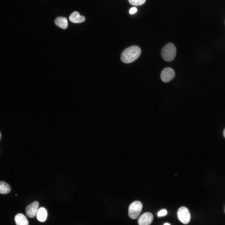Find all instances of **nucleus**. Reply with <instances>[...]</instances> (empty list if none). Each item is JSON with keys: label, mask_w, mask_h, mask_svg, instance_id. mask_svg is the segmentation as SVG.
Wrapping results in <instances>:
<instances>
[{"label": "nucleus", "mask_w": 225, "mask_h": 225, "mask_svg": "<svg viewBox=\"0 0 225 225\" xmlns=\"http://www.w3.org/2000/svg\"><path fill=\"white\" fill-rule=\"evenodd\" d=\"M141 52L140 48L135 45L129 47L124 49L121 55V59L125 63L131 62L139 57Z\"/></svg>", "instance_id": "obj_1"}, {"label": "nucleus", "mask_w": 225, "mask_h": 225, "mask_svg": "<svg viewBox=\"0 0 225 225\" xmlns=\"http://www.w3.org/2000/svg\"><path fill=\"white\" fill-rule=\"evenodd\" d=\"M176 53L175 46L172 43H169L166 45L162 49L161 56L165 61L171 62L174 59Z\"/></svg>", "instance_id": "obj_2"}, {"label": "nucleus", "mask_w": 225, "mask_h": 225, "mask_svg": "<svg viewBox=\"0 0 225 225\" xmlns=\"http://www.w3.org/2000/svg\"><path fill=\"white\" fill-rule=\"evenodd\" d=\"M142 207V203L136 201L132 202L128 208V215L132 219H136L141 212Z\"/></svg>", "instance_id": "obj_3"}, {"label": "nucleus", "mask_w": 225, "mask_h": 225, "mask_svg": "<svg viewBox=\"0 0 225 225\" xmlns=\"http://www.w3.org/2000/svg\"><path fill=\"white\" fill-rule=\"evenodd\" d=\"M179 220L184 224H188L190 219V214L188 208L185 207H180L177 212Z\"/></svg>", "instance_id": "obj_4"}, {"label": "nucleus", "mask_w": 225, "mask_h": 225, "mask_svg": "<svg viewBox=\"0 0 225 225\" xmlns=\"http://www.w3.org/2000/svg\"><path fill=\"white\" fill-rule=\"evenodd\" d=\"M175 72L174 70L170 68H166L162 71L160 77L163 82H168L172 80L174 77Z\"/></svg>", "instance_id": "obj_5"}, {"label": "nucleus", "mask_w": 225, "mask_h": 225, "mask_svg": "<svg viewBox=\"0 0 225 225\" xmlns=\"http://www.w3.org/2000/svg\"><path fill=\"white\" fill-rule=\"evenodd\" d=\"M153 219L152 214L146 212L142 214L138 218V222L139 225H150Z\"/></svg>", "instance_id": "obj_6"}, {"label": "nucleus", "mask_w": 225, "mask_h": 225, "mask_svg": "<svg viewBox=\"0 0 225 225\" xmlns=\"http://www.w3.org/2000/svg\"><path fill=\"white\" fill-rule=\"evenodd\" d=\"M39 203L37 201L32 202L26 208V212L27 216L30 218L34 217L37 214Z\"/></svg>", "instance_id": "obj_7"}, {"label": "nucleus", "mask_w": 225, "mask_h": 225, "mask_svg": "<svg viewBox=\"0 0 225 225\" xmlns=\"http://www.w3.org/2000/svg\"><path fill=\"white\" fill-rule=\"evenodd\" d=\"M69 19L71 22L74 23L82 22L85 20V17L83 16H81L77 11L72 13L69 17Z\"/></svg>", "instance_id": "obj_8"}, {"label": "nucleus", "mask_w": 225, "mask_h": 225, "mask_svg": "<svg viewBox=\"0 0 225 225\" xmlns=\"http://www.w3.org/2000/svg\"><path fill=\"white\" fill-rule=\"evenodd\" d=\"M14 220L16 225H28V220L23 214L19 213L15 217Z\"/></svg>", "instance_id": "obj_9"}, {"label": "nucleus", "mask_w": 225, "mask_h": 225, "mask_svg": "<svg viewBox=\"0 0 225 225\" xmlns=\"http://www.w3.org/2000/svg\"><path fill=\"white\" fill-rule=\"evenodd\" d=\"M55 24L58 27L63 29H66L68 26L67 18L63 17H57L55 20Z\"/></svg>", "instance_id": "obj_10"}, {"label": "nucleus", "mask_w": 225, "mask_h": 225, "mask_svg": "<svg viewBox=\"0 0 225 225\" xmlns=\"http://www.w3.org/2000/svg\"><path fill=\"white\" fill-rule=\"evenodd\" d=\"M47 216V212L46 210L44 208L41 207L38 211L37 217L38 220L41 222L45 221Z\"/></svg>", "instance_id": "obj_11"}, {"label": "nucleus", "mask_w": 225, "mask_h": 225, "mask_svg": "<svg viewBox=\"0 0 225 225\" xmlns=\"http://www.w3.org/2000/svg\"><path fill=\"white\" fill-rule=\"evenodd\" d=\"M10 191V187L7 183L3 181H0V194H7Z\"/></svg>", "instance_id": "obj_12"}, {"label": "nucleus", "mask_w": 225, "mask_h": 225, "mask_svg": "<svg viewBox=\"0 0 225 225\" xmlns=\"http://www.w3.org/2000/svg\"><path fill=\"white\" fill-rule=\"evenodd\" d=\"M131 4L134 6H140L144 3L146 0H128Z\"/></svg>", "instance_id": "obj_13"}, {"label": "nucleus", "mask_w": 225, "mask_h": 225, "mask_svg": "<svg viewBox=\"0 0 225 225\" xmlns=\"http://www.w3.org/2000/svg\"><path fill=\"white\" fill-rule=\"evenodd\" d=\"M167 212L165 209H162L159 212L157 216L158 217L163 216L167 214Z\"/></svg>", "instance_id": "obj_14"}, {"label": "nucleus", "mask_w": 225, "mask_h": 225, "mask_svg": "<svg viewBox=\"0 0 225 225\" xmlns=\"http://www.w3.org/2000/svg\"><path fill=\"white\" fill-rule=\"evenodd\" d=\"M137 11V8L135 7L131 8L129 11V13L130 14H132L135 13Z\"/></svg>", "instance_id": "obj_15"}, {"label": "nucleus", "mask_w": 225, "mask_h": 225, "mask_svg": "<svg viewBox=\"0 0 225 225\" xmlns=\"http://www.w3.org/2000/svg\"><path fill=\"white\" fill-rule=\"evenodd\" d=\"M223 134L224 137L225 138V128L223 131Z\"/></svg>", "instance_id": "obj_16"}, {"label": "nucleus", "mask_w": 225, "mask_h": 225, "mask_svg": "<svg viewBox=\"0 0 225 225\" xmlns=\"http://www.w3.org/2000/svg\"><path fill=\"white\" fill-rule=\"evenodd\" d=\"M164 225H170L168 223H165Z\"/></svg>", "instance_id": "obj_17"}, {"label": "nucleus", "mask_w": 225, "mask_h": 225, "mask_svg": "<svg viewBox=\"0 0 225 225\" xmlns=\"http://www.w3.org/2000/svg\"></svg>", "instance_id": "obj_18"}]
</instances>
